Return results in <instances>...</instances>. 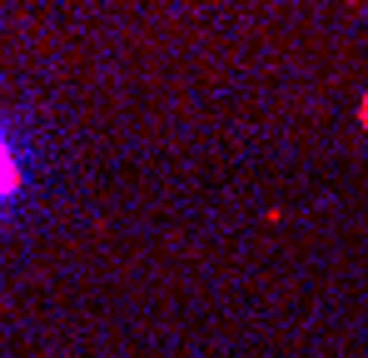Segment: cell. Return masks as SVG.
<instances>
[{
    "instance_id": "6da1fadb",
    "label": "cell",
    "mask_w": 368,
    "mask_h": 358,
    "mask_svg": "<svg viewBox=\"0 0 368 358\" xmlns=\"http://www.w3.org/2000/svg\"><path fill=\"white\" fill-rule=\"evenodd\" d=\"M15 184V175H10V159H6V150H0V194Z\"/></svg>"
}]
</instances>
